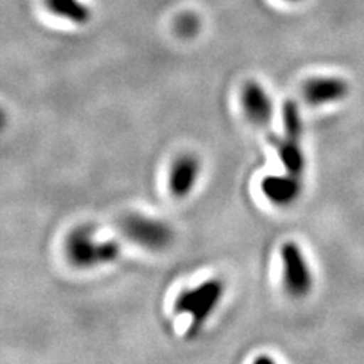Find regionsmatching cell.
Instances as JSON below:
<instances>
[{
    "mask_svg": "<svg viewBox=\"0 0 364 364\" xmlns=\"http://www.w3.org/2000/svg\"><path fill=\"white\" fill-rule=\"evenodd\" d=\"M242 104L246 116L258 127H269L273 119V102L267 91L255 81H249L242 90Z\"/></svg>",
    "mask_w": 364,
    "mask_h": 364,
    "instance_id": "5b68a950",
    "label": "cell"
},
{
    "mask_svg": "<svg viewBox=\"0 0 364 364\" xmlns=\"http://www.w3.org/2000/svg\"><path fill=\"white\" fill-rule=\"evenodd\" d=\"M282 120H284V132L286 136L293 140H301L302 135V122L299 107L294 100H287L282 108Z\"/></svg>",
    "mask_w": 364,
    "mask_h": 364,
    "instance_id": "8fae6325",
    "label": "cell"
},
{
    "mask_svg": "<svg viewBox=\"0 0 364 364\" xmlns=\"http://www.w3.org/2000/svg\"><path fill=\"white\" fill-rule=\"evenodd\" d=\"M50 13L63 17L75 25H87L91 18V9L81 0H46Z\"/></svg>",
    "mask_w": 364,
    "mask_h": 364,
    "instance_id": "30bf717a",
    "label": "cell"
},
{
    "mask_svg": "<svg viewBox=\"0 0 364 364\" xmlns=\"http://www.w3.org/2000/svg\"><path fill=\"white\" fill-rule=\"evenodd\" d=\"M200 173V163L199 159L191 155L184 154L181 155L172 166L168 178L170 191L176 198H186L188 193L195 188L198 178Z\"/></svg>",
    "mask_w": 364,
    "mask_h": 364,
    "instance_id": "52a82bcc",
    "label": "cell"
},
{
    "mask_svg": "<svg viewBox=\"0 0 364 364\" xmlns=\"http://www.w3.org/2000/svg\"><path fill=\"white\" fill-rule=\"evenodd\" d=\"M289 2H298V0H289Z\"/></svg>",
    "mask_w": 364,
    "mask_h": 364,
    "instance_id": "4fadbf2b",
    "label": "cell"
},
{
    "mask_svg": "<svg viewBox=\"0 0 364 364\" xmlns=\"http://www.w3.org/2000/svg\"><path fill=\"white\" fill-rule=\"evenodd\" d=\"M199 18L195 14H182L178 20H176V31L179 36L182 37H193L196 36L199 31Z\"/></svg>",
    "mask_w": 364,
    "mask_h": 364,
    "instance_id": "7c38bea8",
    "label": "cell"
},
{
    "mask_svg": "<svg viewBox=\"0 0 364 364\" xmlns=\"http://www.w3.org/2000/svg\"><path fill=\"white\" fill-rule=\"evenodd\" d=\"M223 296V282L210 279L195 289L182 291L175 301L178 314H190V334H196L205 321L211 316Z\"/></svg>",
    "mask_w": 364,
    "mask_h": 364,
    "instance_id": "7a4b0ae2",
    "label": "cell"
},
{
    "mask_svg": "<svg viewBox=\"0 0 364 364\" xmlns=\"http://www.w3.org/2000/svg\"><path fill=\"white\" fill-rule=\"evenodd\" d=\"M349 91L348 82L340 77L325 76L313 77L304 85V97L311 105H325L333 104L343 99Z\"/></svg>",
    "mask_w": 364,
    "mask_h": 364,
    "instance_id": "8992f818",
    "label": "cell"
},
{
    "mask_svg": "<svg viewBox=\"0 0 364 364\" xmlns=\"http://www.w3.org/2000/svg\"><path fill=\"white\" fill-rule=\"evenodd\" d=\"M65 254L73 266L91 269L116 261L120 246L116 240H100L91 226H79L67 237Z\"/></svg>",
    "mask_w": 364,
    "mask_h": 364,
    "instance_id": "6da1fadb",
    "label": "cell"
},
{
    "mask_svg": "<svg viewBox=\"0 0 364 364\" xmlns=\"http://www.w3.org/2000/svg\"><path fill=\"white\" fill-rule=\"evenodd\" d=\"M270 141L277 147L281 163L284 168L287 170V173L301 178L305 170V156L299 146L301 140H293L289 136L279 139L278 136V139H272Z\"/></svg>",
    "mask_w": 364,
    "mask_h": 364,
    "instance_id": "9c48e42d",
    "label": "cell"
},
{
    "mask_svg": "<svg viewBox=\"0 0 364 364\" xmlns=\"http://www.w3.org/2000/svg\"><path fill=\"white\" fill-rule=\"evenodd\" d=\"M281 258L287 291L293 298H304L313 287V277L301 247L293 242H287L281 247Z\"/></svg>",
    "mask_w": 364,
    "mask_h": 364,
    "instance_id": "277c9868",
    "label": "cell"
},
{
    "mask_svg": "<svg viewBox=\"0 0 364 364\" xmlns=\"http://www.w3.org/2000/svg\"><path fill=\"white\" fill-rule=\"evenodd\" d=\"M261 191L272 203L286 207L301 196V178L289 173L284 176H266L261 181Z\"/></svg>",
    "mask_w": 364,
    "mask_h": 364,
    "instance_id": "ba28073f",
    "label": "cell"
},
{
    "mask_svg": "<svg viewBox=\"0 0 364 364\" xmlns=\"http://www.w3.org/2000/svg\"><path fill=\"white\" fill-rule=\"evenodd\" d=\"M120 231L132 243L151 250H161L173 240L172 228L166 222L141 214H129L123 218Z\"/></svg>",
    "mask_w": 364,
    "mask_h": 364,
    "instance_id": "3957f363",
    "label": "cell"
}]
</instances>
